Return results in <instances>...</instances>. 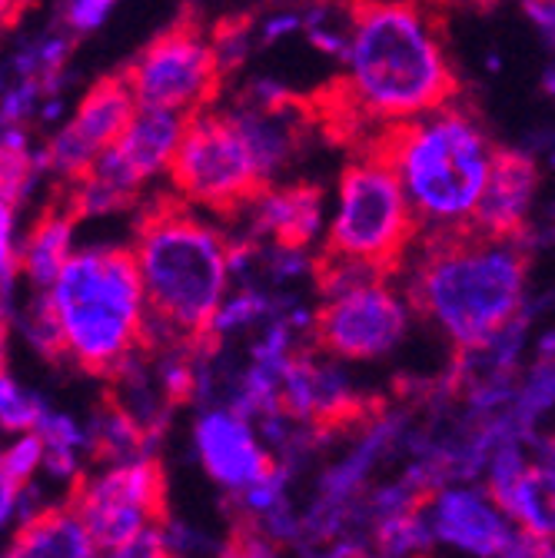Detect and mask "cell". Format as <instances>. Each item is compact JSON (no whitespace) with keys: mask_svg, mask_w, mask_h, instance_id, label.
<instances>
[{"mask_svg":"<svg viewBox=\"0 0 555 558\" xmlns=\"http://www.w3.org/2000/svg\"><path fill=\"white\" fill-rule=\"evenodd\" d=\"M133 253L144 276L150 353L160 345L200 353L220 339L233 243L180 193H157L133 223Z\"/></svg>","mask_w":555,"mask_h":558,"instance_id":"1","label":"cell"},{"mask_svg":"<svg viewBox=\"0 0 555 558\" xmlns=\"http://www.w3.org/2000/svg\"><path fill=\"white\" fill-rule=\"evenodd\" d=\"M526 240H496L472 223L426 230L412 250L406 300L456 349L496 345L522 316Z\"/></svg>","mask_w":555,"mask_h":558,"instance_id":"2","label":"cell"},{"mask_svg":"<svg viewBox=\"0 0 555 558\" xmlns=\"http://www.w3.org/2000/svg\"><path fill=\"white\" fill-rule=\"evenodd\" d=\"M350 14L346 84L373 126L409 123L456 104L459 77L426 0L350 8Z\"/></svg>","mask_w":555,"mask_h":558,"instance_id":"3","label":"cell"},{"mask_svg":"<svg viewBox=\"0 0 555 558\" xmlns=\"http://www.w3.org/2000/svg\"><path fill=\"white\" fill-rule=\"evenodd\" d=\"M360 150L396 170L426 230L472 223L496 160L475 113L456 104L409 123L376 126Z\"/></svg>","mask_w":555,"mask_h":558,"instance_id":"4","label":"cell"},{"mask_svg":"<svg viewBox=\"0 0 555 558\" xmlns=\"http://www.w3.org/2000/svg\"><path fill=\"white\" fill-rule=\"evenodd\" d=\"M47 293L63 329L67 356L81 373L110 379L133 356L150 353L144 276L133 246L74 253Z\"/></svg>","mask_w":555,"mask_h":558,"instance_id":"5","label":"cell"},{"mask_svg":"<svg viewBox=\"0 0 555 558\" xmlns=\"http://www.w3.org/2000/svg\"><path fill=\"white\" fill-rule=\"evenodd\" d=\"M426 227L389 163L360 150L339 173V206L323 250L393 279L420 246Z\"/></svg>","mask_w":555,"mask_h":558,"instance_id":"6","label":"cell"},{"mask_svg":"<svg viewBox=\"0 0 555 558\" xmlns=\"http://www.w3.org/2000/svg\"><path fill=\"white\" fill-rule=\"evenodd\" d=\"M123 77L141 107L196 117L210 110L227 81L210 31L203 27L193 4L167 24L126 66Z\"/></svg>","mask_w":555,"mask_h":558,"instance_id":"7","label":"cell"},{"mask_svg":"<svg viewBox=\"0 0 555 558\" xmlns=\"http://www.w3.org/2000/svg\"><path fill=\"white\" fill-rule=\"evenodd\" d=\"M170 183L190 206H203L224 220L250 214L253 203L273 186L227 110L190 117L186 136L170 163Z\"/></svg>","mask_w":555,"mask_h":558,"instance_id":"8","label":"cell"},{"mask_svg":"<svg viewBox=\"0 0 555 558\" xmlns=\"http://www.w3.org/2000/svg\"><path fill=\"white\" fill-rule=\"evenodd\" d=\"M100 551H113L170 522V485L160 459H133L104 475H74L67 496Z\"/></svg>","mask_w":555,"mask_h":558,"instance_id":"9","label":"cell"},{"mask_svg":"<svg viewBox=\"0 0 555 558\" xmlns=\"http://www.w3.org/2000/svg\"><path fill=\"white\" fill-rule=\"evenodd\" d=\"M406 323L409 310L389 283L326 296L310 323L313 353L357 363L379 360L402 339Z\"/></svg>","mask_w":555,"mask_h":558,"instance_id":"10","label":"cell"},{"mask_svg":"<svg viewBox=\"0 0 555 558\" xmlns=\"http://www.w3.org/2000/svg\"><path fill=\"white\" fill-rule=\"evenodd\" d=\"M136 110H141V104H136L123 70L100 77L81 97L67 126L47 140V147L40 150V167L50 170L60 183L84 180L94 170V163L120 144V136L130 130Z\"/></svg>","mask_w":555,"mask_h":558,"instance_id":"11","label":"cell"},{"mask_svg":"<svg viewBox=\"0 0 555 558\" xmlns=\"http://www.w3.org/2000/svg\"><path fill=\"white\" fill-rule=\"evenodd\" d=\"M196 452L203 469L233 493H260L276 475L273 456L253 439L246 418L230 409H214L196 423Z\"/></svg>","mask_w":555,"mask_h":558,"instance_id":"12","label":"cell"},{"mask_svg":"<svg viewBox=\"0 0 555 558\" xmlns=\"http://www.w3.org/2000/svg\"><path fill=\"white\" fill-rule=\"evenodd\" d=\"M433 529L453 548L475 558H503L519 529L506 509L479 488H446L433 499Z\"/></svg>","mask_w":555,"mask_h":558,"instance_id":"13","label":"cell"},{"mask_svg":"<svg viewBox=\"0 0 555 558\" xmlns=\"http://www.w3.org/2000/svg\"><path fill=\"white\" fill-rule=\"evenodd\" d=\"M539 167L529 154L496 147L493 173L475 206L472 227L496 240H526L529 209L539 193Z\"/></svg>","mask_w":555,"mask_h":558,"instance_id":"14","label":"cell"},{"mask_svg":"<svg viewBox=\"0 0 555 558\" xmlns=\"http://www.w3.org/2000/svg\"><path fill=\"white\" fill-rule=\"evenodd\" d=\"M253 240H273L280 253H303L323 220V190L316 183H283L269 186L250 209Z\"/></svg>","mask_w":555,"mask_h":558,"instance_id":"15","label":"cell"},{"mask_svg":"<svg viewBox=\"0 0 555 558\" xmlns=\"http://www.w3.org/2000/svg\"><path fill=\"white\" fill-rule=\"evenodd\" d=\"M77 223H81V214H77L71 193L57 183L53 196L47 199L40 217L31 223V230L24 233V240L17 246V269L37 287V293L53 290L63 266L71 263V256H74L71 243H74Z\"/></svg>","mask_w":555,"mask_h":558,"instance_id":"16","label":"cell"},{"mask_svg":"<svg viewBox=\"0 0 555 558\" xmlns=\"http://www.w3.org/2000/svg\"><path fill=\"white\" fill-rule=\"evenodd\" d=\"M190 126V117L170 113V110H154L141 107L130 123V130L120 136V144L113 147V157L141 180L147 183L157 173H170V163L183 144Z\"/></svg>","mask_w":555,"mask_h":558,"instance_id":"17","label":"cell"},{"mask_svg":"<svg viewBox=\"0 0 555 558\" xmlns=\"http://www.w3.org/2000/svg\"><path fill=\"white\" fill-rule=\"evenodd\" d=\"M4 558H100V548L71 502H60L27 515Z\"/></svg>","mask_w":555,"mask_h":558,"instance_id":"18","label":"cell"},{"mask_svg":"<svg viewBox=\"0 0 555 558\" xmlns=\"http://www.w3.org/2000/svg\"><path fill=\"white\" fill-rule=\"evenodd\" d=\"M496 502L506 509V515L516 522L519 532L539 538V542H555V472L539 465H526Z\"/></svg>","mask_w":555,"mask_h":558,"instance_id":"19","label":"cell"},{"mask_svg":"<svg viewBox=\"0 0 555 558\" xmlns=\"http://www.w3.org/2000/svg\"><path fill=\"white\" fill-rule=\"evenodd\" d=\"M47 462V442L40 433L21 436L8 452H4V515L11 519L17 506V493H24L34 472Z\"/></svg>","mask_w":555,"mask_h":558,"instance_id":"20","label":"cell"},{"mask_svg":"<svg viewBox=\"0 0 555 558\" xmlns=\"http://www.w3.org/2000/svg\"><path fill=\"white\" fill-rule=\"evenodd\" d=\"M253 31H260V24L250 14L224 17L220 24L210 27V40H214V50L220 57V66H224L227 77L250 57V37H253Z\"/></svg>","mask_w":555,"mask_h":558,"instance_id":"21","label":"cell"},{"mask_svg":"<svg viewBox=\"0 0 555 558\" xmlns=\"http://www.w3.org/2000/svg\"><path fill=\"white\" fill-rule=\"evenodd\" d=\"M4 426L11 433H37L40 423L47 418V409L24 389H17V383L11 376H4Z\"/></svg>","mask_w":555,"mask_h":558,"instance_id":"22","label":"cell"},{"mask_svg":"<svg viewBox=\"0 0 555 558\" xmlns=\"http://www.w3.org/2000/svg\"><path fill=\"white\" fill-rule=\"evenodd\" d=\"M113 8H117V0H67L63 27L67 34H91L110 17Z\"/></svg>","mask_w":555,"mask_h":558,"instance_id":"23","label":"cell"},{"mask_svg":"<svg viewBox=\"0 0 555 558\" xmlns=\"http://www.w3.org/2000/svg\"><path fill=\"white\" fill-rule=\"evenodd\" d=\"M107 558H177V551L164 542L160 532H147L141 538H133V542L107 551Z\"/></svg>","mask_w":555,"mask_h":558,"instance_id":"24","label":"cell"},{"mask_svg":"<svg viewBox=\"0 0 555 558\" xmlns=\"http://www.w3.org/2000/svg\"><path fill=\"white\" fill-rule=\"evenodd\" d=\"M522 11L535 24V31L555 47V0H522Z\"/></svg>","mask_w":555,"mask_h":558,"instance_id":"25","label":"cell"},{"mask_svg":"<svg viewBox=\"0 0 555 558\" xmlns=\"http://www.w3.org/2000/svg\"><path fill=\"white\" fill-rule=\"evenodd\" d=\"M303 21L306 17H300V14H276V17H266V21H260V40L263 44H273V40H280V37H287V34H293L297 27H303Z\"/></svg>","mask_w":555,"mask_h":558,"instance_id":"26","label":"cell"},{"mask_svg":"<svg viewBox=\"0 0 555 558\" xmlns=\"http://www.w3.org/2000/svg\"><path fill=\"white\" fill-rule=\"evenodd\" d=\"M503 558H555V545H548V542H539V538H532V535H516V542H512V548L503 555Z\"/></svg>","mask_w":555,"mask_h":558,"instance_id":"27","label":"cell"},{"mask_svg":"<svg viewBox=\"0 0 555 558\" xmlns=\"http://www.w3.org/2000/svg\"><path fill=\"white\" fill-rule=\"evenodd\" d=\"M373 4H396V0H346V8H373Z\"/></svg>","mask_w":555,"mask_h":558,"instance_id":"28","label":"cell"}]
</instances>
